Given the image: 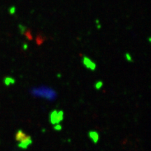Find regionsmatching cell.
<instances>
[{"label": "cell", "mask_w": 151, "mask_h": 151, "mask_svg": "<svg viewBox=\"0 0 151 151\" xmlns=\"http://www.w3.org/2000/svg\"><path fill=\"white\" fill-rule=\"evenodd\" d=\"M64 119V112L62 111H52L50 115V122L52 125L59 124Z\"/></svg>", "instance_id": "1"}, {"label": "cell", "mask_w": 151, "mask_h": 151, "mask_svg": "<svg viewBox=\"0 0 151 151\" xmlns=\"http://www.w3.org/2000/svg\"><path fill=\"white\" fill-rule=\"evenodd\" d=\"M83 63L86 66V68L92 71H94L96 69V64L94 62H92L90 58H88L86 56H84L83 57Z\"/></svg>", "instance_id": "2"}, {"label": "cell", "mask_w": 151, "mask_h": 151, "mask_svg": "<svg viewBox=\"0 0 151 151\" xmlns=\"http://www.w3.org/2000/svg\"><path fill=\"white\" fill-rule=\"evenodd\" d=\"M32 143V139L31 138V137L27 136V137L25 138L24 140H23L22 141L19 142L18 143V147L22 148V149H27L28 148V146L29 145H31Z\"/></svg>", "instance_id": "3"}, {"label": "cell", "mask_w": 151, "mask_h": 151, "mask_svg": "<svg viewBox=\"0 0 151 151\" xmlns=\"http://www.w3.org/2000/svg\"><path fill=\"white\" fill-rule=\"evenodd\" d=\"M27 136L28 135H27L22 129H19L15 134V140L18 142H20L23 140H24L25 138H27Z\"/></svg>", "instance_id": "4"}, {"label": "cell", "mask_w": 151, "mask_h": 151, "mask_svg": "<svg viewBox=\"0 0 151 151\" xmlns=\"http://www.w3.org/2000/svg\"><path fill=\"white\" fill-rule=\"evenodd\" d=\"M89 137L92 139V141L94 143H97L99 141V134L97 132H94V131H91L88 133Z\"/></svg>", "instance_id": "5"}, {"label": "cell", "mask_w": 151, "mask_h": 151, "mask_svg": "<svg viewBox=\"0 0 151 151\" xmlns=\"http://www.w3.org/2000/svg\"><path fill=\"white\" fill-rule=\"evenodd\" d=\"M4 83L6 86H9L11 85H13L15 84V80L13 78H11V77H9V76H7V77H5L4 78Z\"/></svg>", "instance_id": "6"}, {"label": "cell", "mask_w": 151, "mask_h": 151, "mask_svg": "<svg viewBox=\"0 0 151 151\" xmlns=\"http://www.w3.org/2000/svg\"><path fill=\"white\" fill-rule=\"evenodd\" d=\"M18 28H19V30H20V32L21 34H25V32L27 31V27L25 26H24V25H21V24H20V25H18Z\"/></svg>", "instance_id": "7"}, {"label": "cell", "mask_w": 151, "mask_h": 151, "mask_svg": "<svg viewBox=\"0 0 151 151\" xmlns=\"http://www.w3.org/2000/svg\"><path fill=\"white\" fill-rule=\"evenodd\" d=\"M44 38H45L43 37H42L41 34H40V35H38L37 37V43L38 45L42 44V43L44 42V41H45Z\"/></svg>", "instance_id": "8"}, {"label": "cell", "mask_w": 151, "mask_h": 151, "mask_svg": "<svg viewBox=\"0 0 151 151\" xmlns=\"http://www.w3.org/2000/svg\"><path fill=\"white\" fill-rule=\"evenodd\" d=\"M102 86H103V83H102V81H98V82H97V83H95V85H94V87L96 88L97 90H99L100 88H101Z\"/></svg>", "instance_id": "9"}, {"label": "cell", "mask_w": 151, "mask_h": 151, "mask_svg": "<svg viewBox=\"0 0 151 151\" xmlns=\"http://www.w3.org/2000/svg\"><path fill=\"white\" fill-rule=\"evenodd\" d=\"M24 35H25L29 40H32V34H31V32H30L29 30L27 31V32L25 33V34H24Z\"/></svg>", "instance_id": "10"}, {"label": "cell", "mask_w": 151, "mask_h": 151, "mask_svg": "<svg viewBox=\"0 0 151 151\" xmlns=\"http://www.w3.org/2000/svg\"><path fill=\"white\" fill-rule=\"evenodd\" d=\"M15 11H16V8L15 7V6H11L9 9V12L10 14H11V15H13L15 13Z\"/></svg>", "instance_id": "11"}, {"label": "cell", "mask_w": 151, "mask_h": 151, "mask_svg": "<svg viewBox=\"0 0 151 151\" xmlns=\"http://www.w3.org/2000/svg\"><path fill=\"white\" fill-rule=\"evenodd\" d=\"M125 58L127 59V60L128 62H132V56L129 53H126L125 54Z\"/></svg>", "instance_id": "12"}, {"label": "cell", "mask_w": 151, "mask_h": 151, "mask_svg": "<svg viewBox=\"0 0 151 151\" xmlns=\"http://www.w3.org/2000/svg\"><path fill=\"white\" fill-rule=\"evenodd\" d=\"M54 129L56 131H60L62 130V126L59 124H56V125L54 127Z\"/></svg>", "instance_id": "13"}]
</instances>
